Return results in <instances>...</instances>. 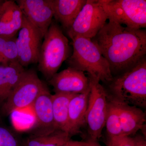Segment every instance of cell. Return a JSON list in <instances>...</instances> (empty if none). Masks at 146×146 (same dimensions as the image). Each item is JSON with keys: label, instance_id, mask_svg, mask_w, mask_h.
Instances as JSON below:
<instances>
[{"label": "cell", "instance_id": "cell-5", "mask_svg": "<svg viewBox=\"0 0 146 146\" xmlns=\"http://www.w3.org/2000/svg\"><path fill=\"white\" fill-rule=\"evenodd\" d=\"M88 78L90 91L86 115L88 135L86 140L98 141L105 126L109 101L100 82L96 79Z\"/></svg>", "mask_w": 146, "mask_h": 146}, {"label": "cell", "instance_id": "cell-12", "mask_svg": "<svg viewBox=\"0 0 146 146\" xmlns=\"http://www.w3.org/2000/svg\"><path fill=\"white\" fill-rule=\"evenodd\" d=\"M48 82L55 93L82 94L90 88L89 78L84 72L69 67L56 73Z\"/></svg>", "mask_w": 146, "mask_h": 146}, {"label": "cell", "instance_id": "cell-1", "mask_svg": "<svg viewBox=\"0 0 146 146\" xmlns=\"http://www.w3.org/2000/svg\"><path fill=\"white\" fill-rule=\"evenodd\" d=\"M108 21L91 40L107 60L114 77L146 57V31L129 28L109 16Z\"/></svg>", "mask_w": 146, "mask_h": 146}, {"label": "cell", "instance_id": "cell-14", "mask_svg": "<svg viewBox=\"0 0 146 146\" xmlns=\"http://www.w3.org/2000/svg\"><path fill=\"white\" fill-rule=\"evenodd\" d=\"M90 91L76 94L69 104L68 121L64 131L72 136L80 133L81 129L86 125V115Z\"/></svg>", "mask_w": 146, "mask_h": 146}, {"label": "cell", "instance_id": "cell-28", "mask_svg": "<svg viewBox=\"0 0 146 146\" xmlns=\"http://www.w3.org/2000/svg\"><path fill=\"white\" fill-rule=\"evenodd\" d=\"M4 2V1H3V0H0V8H1V7L2 5Z\"/></svg>", "mask_w": 146, "mask_h": 146}, {"label": "cell", "instance_id": "cell-15", "mask_svg": "<svg viewBox=\"0 0 146 146\" xmlns=\"http://www.w3.org/2000/svg\"><path fill=\"white\" fill-rule=\"evenodd\" d=\"M114 104L117 108L124 136H133L144 129L146 114L143 110L133 106Z\"/></svg>", "mask_w": 146, "mask_h": 146}, {"label": "cell", "instance_id": "cell-19", "mask_svg": "<svg viewBox=\"0 0 146 146\" xmlns=\"http://www.w3.org/2000/svg\"><path fill=\"white\" fill-rule=\"evenodd\" d=\"M72 136L64 131L56 130L48 135L30 136L23 141V146H63Z\"/></svg>", "mask_w": 146, "mask_h": 146}, {"label": "cell", "instance_id": "cell-10", "mask_svg": "<svg viewBox=\"0 0 146 146\" xmlns=\"http://www.w3.org/2000/svg\"><path fill=\"white\" fill-rule=\"evenodd\" d=\"M52 95L46 86L31 106L35 121L30 129V136H45L56 130L53 115Z\"/></svg>", "mask_w": 146, "mask_h": 146}, {"label": "cell", "instance_id": "cell-26", "mask_svg": "<svg viewBox=\"0 0 146 146\" xmlns=\"http://www.w3.org/2000/svg\"><path fill=\"white\" fill-rule=\"evenodd\" d=\"M7 39L0 36V64L1 63L2 61V54L3 49L5 43Z\"/></svg>", "mask_w": 146, "mask_h": 146}, {"label": "cell", "instance_id": "cell-8", "mask_svg": "<svg viewBox=\"0 0 146 146\" xmlns=\"http://www.w3.org/2000/svg\"><path fill=\"white\" fill-rule=\"evenodd\" d=\"M109 17L133 29L146 27V0H102Z\"/></svg>", "mask_w": 146, "mask_h": 146}, {"label": "cell", "instance_id": "cell-24", "mask_svg": "<svg viewBox=\"0 0 146 146\" xmlns=\"http://www.w3.org/2000/svg\"><path fill=\"white\" fill-rule=\"evenodd\" d=\"M132 137L134 146H146V136L142 134L136 133Z\"/></svg>", "mask_w": 146, "mask_h": 146}, {"label": "cell", "instance_id": "cell-16", "mask_svg": "<svg viewBox=\"0 0 146 146\" xmlns=\"http://www.w3.org/2000/svg\"><path fill=\"white\" fill-rule=\"evenodd\" d=\"M86 2V0H52L54 17L67 31Z\"/></svg>", "mask_w": 146, "mask_h": 146}, {"label": "cell", "instance_id": "cell-18", "mask_svg": "<svg viewBox=\"0 0 146 146\" xmlns=\"http://www.w3.org/2000/svg\"><path fill=\"white\" fill-rule=\"evenodd\" d=\"M76 94L57 93L52 95L53 115L56 130L64 131L68 121L69 104Z\"/></svg>", "mask_w": 146, "mask_h": 146}, {"label": "cell", "instance_id": "cell-3", "mask_svg": "<svg viewBox=\"0 0 146 146\" xmlns=\"http://www.w3.org/2000/svg\"><path fill=\"white\" fill-rule=\"evenodd\" d=\"M72 40L73 52L67 59L69 67L86 72L88 77L106 84L112 76L107 60L91 39L77 36Z\"/></svg>", "mask_w": 146, "mask_h": 146}, {"label": "cell", "instance_id": "cell-20", "mask_svg": "<svg viewBox=\"0 0 146 146\" xmlns=\"http://www.w3.org/2000/svg\"><path fill=\"white\" fill-rule=\"evenodd\" d=\"M105 127H106L107 138L124 136L117 108L114 104L110 102Z\"/></svg>", "mask_w": 146, "mask_h": 146}, {"label": "cell", "instance_id": "cell-27", "mask_svg": "<svg viewBox=\"0 0 146 146\" xmlns=\"http://www.w3.org/2000/svg\"><path fill=\"white\" fill-rule=\"evenodd\" d=\"M84 141H86L87 143L86 146H102L98 141L91 140H85Z\"/></svg>", "mask_w": 146, "mask_h": 146}, {"label": "cell", "instance_id": "cell-22", "mask_svg": "<svg viewBox=\"0 0 146 146\" xmlns=\"http://www.w3.org/2000/svg\"><path fill=\"white\" fill-rule=\"evenodd\" d=\"M0 146H23V141L7 129L0 127Z\"/></svg>", "mask_w": 146, "mask_h": 146}, {"label": "cell", "instance_id": "cell-2", "mask_svg": "<svg viewBox=\"0 0 146 146\" xmlns=\"http://www.w3.org/2000/svg\"><path fill=\"white\" fill-rule=\"evenodd\" d=\"M102 85L110 102L145 109L146 57Z\"/></svg>", "mask_w": 146, "mask_h": 146}, {"label": "cell", "instance_id": "cell-13", "mask_svg": "<svg viewBox=\"0 0 146 146\" xmlns=\"http://www.w3.org/2000/svg\"><path fill=\"white\" fill-rule=\"evenodd\" d=\"M23 22V13L16 2L4 1L0 8V36L8 39L16 36Z\"/></svg>", "mask_w": 146, "mask_h": 146}, {"label": "cell", "instance_id": "cell-23", "mask_svg": "<svg viewBox=\"0 0 146 146\" xmlns=\"http://www.w3.org/2000/svg\"><path fill=\"white\" fill-rule=\"evenodd\" d=\"M107 146H134L132 136H121L107 138Z\"/></svg>", "mask_w": 146, "mask_h": 146}, {"label": "cell", "instance_id": "cell-25", "mask_svg": "<svg viewBox=\"0 0 146 146\" xmlns=\"http://www.w3.org/2000/svg\"><path fill=\"white\" fill-rule=\"evenodd\" d=\"M87 143L85 141H74L70 140L63 146H86Z\"/></svg>", "mask_w": 146, "mask_h": 146}, {"label": "cell", "instance_id": "cell-7", "mask_svg": "<svg viewBox=\"0 0 146 146\" xmlns=\"http://www.w3.org/2000/svg\"><path fill=\"white\" fill-rule=\"evenodd\" d=\"M108 15L102 0H86L72 26L67 31L72 39L77 36L91 39L108 20Z\"/></svg>", "mask_w": 146, "mask_h": 146}, {"label": "cell", "instance_id": "cell-17", "mask_svg": "<svg viewBox=\"0 0 146 146\" xmlns=\"http://www.w3.org/2000/svg\"><path fill=\"white\" fill-rule=\"evenodd\" d=\"M25 71L18 61L7 65L0 64V102L7 99Z\"/></svg>", "mask_w": 146, "mask_h": 146}, {"label": "cell", "instance_id": "cell-6", "mask_svg": "<svg viewBox=\"0 0 146 146\" xmlns=\"http://www.w3.org/2000/svg\"><path fill=\"white\" fill-rule=\"evenodd\" d=\"M46 86L35 70H25L20 80L5 101L2 108L3 114L9 115L18 110L31 106Z\"/></svg>", "mask_w": 146, "mask_h": 146}, {"label": "cell", "instance_id": "cell-9", "mask_svg": "<svg viewBox=\"0 0 146 146\" xmlns=\"http://www.w3.org/2000/svg\"><path fill=\"white\" fill-rule=\"evenodd\" d=\"M43 39L41 32L24 15L23 24L16 39L18 60L23 68L38 63Z\"/></svg>", "mask_w": 146, "mask_h": 146}, {"label": "cell", "instance_id": "cell-11", "mask_svg": "<svg viewBox=\"0 0 146 146\" xmlns=\"http://www.w3.org/2000/svg\"><path fill=\"white\" fill-rule=\"evenodd\" d=\"M16 3L25 17L44 37L54 17L52 0H18Z\"/></svg>", "mask_w": 146, "mask_h": 146}, {"label": "cell", "instance_id": "cell-4", "mask_svg": "<svg viewBox=\"0 0 146 146\" xmlns=\"http://www.w3.org/2000/svg\"><path fill=\"white\" fill-rule=\"evenodd\" d=\"M69 40L53 20L43 39L38 60V70L48 81L57 73L63 62L71 56Z\"/></svg>", "mask_w": 146, "mask_h": 146}, {"label": "cell", "instance_id": "cell-21", "mask_svg": "<svg viewBox=\"0 0 146 146\" xmlns=\"http://www.w3.org/2000/svg\"><path fill=\"white\" fill-rule=\"evenodd\" d=\"M16 36L7 39L4 46L2 61L1 64H7L19 62L18 48L16 43Z\"/></svg>", "mask_w": 146, "mask_h": 146}]
</instances>
